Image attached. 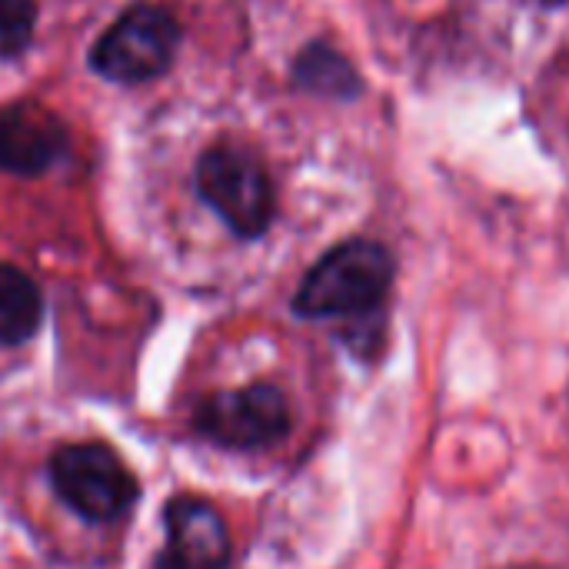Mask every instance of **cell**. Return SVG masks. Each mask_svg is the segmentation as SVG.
<instances>
[{"instance_id": "8fae6325", "label": "cell", "mask_w": 569, "mask_h": 569, "mask_svg": "<svg viewBox=\"0 0 569 569\" xmlns=\"http://www.w3.org/2000/svg\"><path fill=\"white\" fill-rule=\"evenodd\" d=\"M543 3H550V7H560V3H569V0H543Z\"/></svg>"}, {"instance_id": "52a82bcc", "label": "cell", "mask_w": 569, "mask_h": 569, "mask_svg": "<svg viewBox=\"0 0 569 569\" xmlns=\"http://www.w3.org/2000/svg\"><path fill=\"white\" fill-rule=\"evenodd\" d=\"M67 147V130L37 103H17L0 113V170L17 177L43 173Z\"/></svg>"}, {"instance_id": "6da1fadb", "label": "cell", "mask_w": 569, "mask_h": 569, "mask_svg": "<svg viewBox=\"0 0 569 569\" xmlns=\"http://www.w3.org/2000/svg\"><path fill=\"white\" fill-rule=\"evenodd\" d=\"M390 283V250L377 240H347L310 267L293 297V310L307 320L363 317L383 303Z\"/></svg>"}, {"instance_id": "3957f363", "label": "cell", "mask_w": 569, "mask_h": 569, "mask_svg": "<svg viewBox=\"0 0 569 569\" xmlns=\"http://www.w3.org/2000/svg\"><path fill=\"white\" fill-rule=\"evenodd\" d=\"M50 483L57 497L87 523H113L127 517L140 497L137 477L103 443H70L50 457Z\"/></svg>"}, {"instance_id": "7a4b0ae2", "label": "cell", "mask_w": 569, "mask_h": 569, "mask_svg": "<svg viewBox=\"0 0 569 569\" xmlns=\"http://www.w3.org/2000/svg\"><path fill=\"white\" fill-rule=\"evenodd\" d=\"M197 190L203 203L243 240L267 233L273 220V183L257 153L237 143L210 147L197 163Z\"/></svg>"}, {"instance_id": "9c48e42d", "label": "cell", "mask_w": 569, "mask_h": 569, "mask_svg": "<svg viewBox=\"0 0 569 569\" xmlns=\"http://www.w3.org/2000/svg\"><path fill=\"white\" fill-rule=\"evenodd\" d=\"M293 77H297V83L303 90L330 97V100H353L363 90L360 73L353 70V63L340 50H333L327 43H310L297 57Z\"/></svg>"}, {"instance_id": "8992f818", "label": "cell", "mask_w": 569, "mask_h": 569, "mask_svg": "<svg viewBox=\"0 0 569 569\" xmlns=\"http://www.w3.org/2000/svg\"><path fill=\"white\" fill-rule=\"evenodd\" d=\"M167 543L157 569H223L230 560V530L220 510L200 497H173L163 513Z\"/></svg>"}, {"instance_id": "5b68a950", "label": "cell", "mask_w": 569, "mask_h": 569, "mask_svg": "<svg viewBox=\"0 0 569 569\" xmlns=\"http://www.w3.org/2000/svg\"><path fill=\"white\" fill-rule=\"evenodd\" d=\"M177 43L180 27L167 10L133 7L97 40L90 63L107 80L147 83L173 63Z\"/></svg>"}, {"instance_id": "277c9868", "label": "cell", "mask_w": 569, "mask_h": 569, "mask_svg": "<svg viewBox=\"0 0 569 569\" xmlns=\"http://www.w3.org/2000/svg\"><path fill=\"white\" fill-rule=\"evenodd\" d=\"M193 427L227 450H263L290 433V403L273 383H250L243 390H220L200 400Z\"/></svg>"}, {"instance_id": "30bf717a", "label": "cell", "mask_w": 569, "mask_h": 569, "mask_svg": "<svg viewBox=\"0 0 569 569\" xmlns=\"http://www.w3.org/2000/svg\"><path fill=\"white\" fill-rule=\"evenodd\" d=\"M37 23V0H0V53L17 57Z\"/></svg>"}, {"instance_id": "ba28073f", "label": "cell", "mask_w": 569, "mask_h": 569, "mask_svg": "<svg viewBox=\"0 0 569 569\" xmlns=\"http://www.w3.org/2000/svg\"><path fill=\"white\" fill-rule=\"evenodd\" d=\"M43 320V297L33 277L0 263V347L27 343Z\"/></svg>"}]
</instances>
